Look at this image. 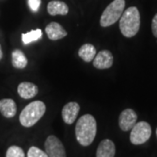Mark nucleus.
Here are the masks:
<instances>
[{
	"instance_id": "1",
	"label": "nucleus",
	"mask_w": 157,
	"mask_h": 157,
	"mask_svg": "<svg viewBox=\"0 0 157 157\" xmlns=\"http://www.w3.org/2000/svg\"><path fill=\"white\" fill-rule=\"evenodd\" d=\"M97 133L95 118L91 114H85L78 119L75 127V135L78 143L82 146H89L94 141Z\"/></svg>"
},
{
	"instance_id": "2",
	"label": "nucleus",
	"mask_w": 157,
	"mask_h": 157,
	"mask_svg": "<svg viewBox=\"0 0 157 157\" xmlns=\"http://www.w3.org/2000/svg\"><path fill=\"white\" fill-rule=\"evenodd\" d=\"M120 30L124 37L132 38L140 30V16L139 10L135 6H131L125 10L120 17Z\"/></svg>"
},
{
	"instance_id": "3",
	"label": "nucleus",
	"mask_w": 157,
	"mask_h": 157,
	"mask_svg": "<svg viewBox=\"0 0 157 157\" xmlns=\"http://www.w3.org/2000/svg\"><path fill=\"white\" fill-rule=\"evenodd\" d=\"M45 113V105L44 102L33 101L23 109L19 115V121L25 128L33 127L42 118Z\"/></svg>"
},
{
	"instance_id": "4",
	"label": "nucleus",
	"mask_w": 157,
	"mask_h": 157,
	"mask_svg": "<svg viewBox=\"0 0 157 157\" xmlns=\"http://www.w3.org/2000/svg\"><path fill=\"white\" fill-rule=\"evenodd\" d=\"M125 6V0H113L110 3L101 15L100 20L101 26L107 27L117 22L123 13Z\"/></svg>"
},
{
	"instance_id": "5",
	"label": "nucleus",
	"mask_w": 157,
	"mask_h": 157,
	"mask_svg": "<svg viewBox=\"0 0 157 157\" xmlns=\"http://www.w3.org/2000/svg\"><path fill=\"white\" fill-rule=\"evenodd\" d=\"M152 134L150 125L146 121H140L135 123L131 129L130 141L134 145H140L149 140Z\"/></svg>"
},
{
	"instance_id": "6",
	"label": "nucleus",
	"mask_w": 157,
	"mask_h": 157,
	"mask_svg": "<svg viewBox=\"0 0 157 157\" xmlns=\"http://www.w3.org/2000/svg\"><path fill=\"white\" fill-rule=\"evenodd\" d=\"M45 147L48 157H67L65 147L61 140L54 135L47 137L45 142Z\"/></svg>"
},
{
	"instance_id": "7",
	"label": "nucleus",
	"mask_w": 157,
	"mask_h": 157,
	"mask_svg": "<svg viewBox=\"0 0 157 157\" xmlns=\"http://www.w3.org/2000/svg\"><path fill=\"white\" fill-rule=\"evenodd\" d=\"M137 121V114L136 113L131 109L127 108L121 113L119 117V126L122 131H129L134 127Z\"/></svg>"
},
{
	"instance_id": "8",
	"label": "nucleus",
	"mask_w": 157,
	"mask_h": 157,
	"mask_svg": "<svg viewBox=\"0 0 157 157\" xmlns=\"http://www.w3.org/2000/svg\"><path fill=\"white\" fill-rule=\"evenodd\" d=\"M113 63V56L110 51H101L98 54H96L93 65L97 69H107L112 67Z\"/></svg>"
},
{
	"instance_id": "9",
	"label": "nucleus",
	"mask_w": 157,
	"mask_h": 157,
	"mask_svg": "<svg viewBox=\"0 0 157 157\" xmlns=\"http://www.w3.org/2000/svg\"><path fill=\"white\" fill-rule=\"evenodd\" d=\"M79 109L80 107L77 102H69L66 104L62 109V118L65 123L73 124L77 119Z\"/></svg>"
},
{
	"instance_id": "10",
	"label": "nucleus",
	"mask_w": 157,
	"mask_h": 157,
	"mask_svg": "<svg viewBox=\"0 0 157 157\" xmlns=\"http://www.w3.org/2000/svg\"><path fill=\"white\" fill-rule=\"evenodd\" d=\"M45 33L51 40H59L67 35V31L63 28L61 25L56 22H52L47 25L45 27Z\"/></svg>"
},
{
	"instance_id": "11",
	"label": "nucleus",
	"mask_w": 157,
	"mask_h": 157,
	"mask_svg": "<svg viewBox=\"0 0 157 157\" xmlns=\"http://www.w3.org/2000/svg\"><path fill=\"white\" fill-rule=\"evenodd\" d=\"M114 155L115 145L113 141L109 139L101 140L96 151V157H114Z\"/></svg>"
},
{
	"instance_id": "12",
	"label": "nucleus",
	"mask_w": 157,
	"mask_h": 157,
	"mask_svg": "<svg viewBox=\"0 0 157 157\" xmlns=\"http://www.w3.org/2000/svg\"><path fill=\"white\" fill-rule=\"evenodd\" d=\"M38 86L31 82H22L17 86V93L19 96L25 100L35 97L38 94Z\"/></svg>"
},
{
	"instance_id": "13",
	"label": "nucleus",
	"mask_w": 157,
	"mask_h": 157,
	"mask_svg": "<svg viewBox=\"0 0 157 157\" xmlns=\"http://www.w3.org/2000/svg\"><path fill=\"white\" fill-rule=\"evenodd\" d=\"M47 11L51 16H56V15L65 16L68 13L69 8L65 2L59 0H52L47 5Z\"/></svg>"
},
{
	"instance_id": "14",
	"label": "nucleus",
	"mask_w": 157,
	"mask_h": 157,
	"mask_svg": "<svg viewBox=\"0 0 157 157\" xmlns=\"http://www.w3.org/2000/svg\"><path fill=\"white\" fill-rule=\"evenodd\" d=\"M0 113L6 118H12L16 115L17 106L11 99H3L0 101Z\"/></svg>"
},
{
	"instance_id": "15",
	"label": "nucleus",
	"mask_w": 157,
	"mask_h": 157,
	"mask_svg": "<svg viewBox=\"0 0 157 157\" xmlns=\"http://www.w3.org/2000/svg\"><path fill=\"white\" fill-rule=\"evenodd\" d=\"M11 63L17 69H24L27 66L28 60L22 51L14 50L11 52Z\"/></svg>"
},
{
	"instance_id": "16",
	"label": "nucleus",
	"mask_w": 157,
	"mask_h": 157,
	"mask_svg": "<svg viewBox=\"0 0 157 157\" xmlns=\"http://www.w3.org/2000/svg\"><path fill=\"white\" fill-rule=\"evenodd\" d=\"M95 55L96 49L92 44H85L78 50V56L86 62L92 61Z\"/></svg>"
},
{
	"instance_id": "17",
	"label": "nucleus",
	"mask_w": 157,
	"mask_h": 157,
	"mask_svg": "<svg viewBox=\"0 0 157 157\" xmlns=\"http://www.w3.org/2000/svg\"><path fill=\"white\" fill-rule=\"evenodd\" d=\"M41 36H42V31L40 29L33 30L27 33L22 34V41L25 45H27L32 42L39 40L41 38Z\"/></svg>"
},
{
	"instance_id": "18",
	"label": "nucleus",
	"mask_w": 157,
	"mask_h": 157,
	"mask_svg": "<svg viewBox=\"0 0 157 157\" xmlns=\"http://www.w3.org/2000/svg\"><path fill=\"white\" fill-rule=\"evenodd\" d=\"M6 157H25L21 147L17 146L10 147L6 151Z\"/></svg>"
},
{
	"instance_id": "19",
	"label": "nucleus",
	"mask_w": 157,
	"mask_h": 157,
	"mask_svg": "<svg viewBox=\"0 0 157 157\" xmlns=\"http://www.w3.org/2000/svg\"><path fill=\"white\" fill-rule=\"evenodd\" d=\"M27 157H48L47 154L37 147H30L27 153Z\"/></svg>"
},
{
	"instance_id": "20",
	"label": "nucleus",
	"mask_w": 157,
	"mask_h": 157,
	"mask_svg": "<svg viewBox=\"0 0 157 157\" xmlns=\"http://www.w3.org/2000/svg\"><path fill=\"white\" fill-rule=\"evenodd\" d=\"M28 5L32 11L37 12L41 5V0H28Z\"/></svg>"
},
{
	"instance_id": "21",
	"label": "nucleus",
	"mask_w": 157,
	"mask_h": 157,
	"mask_svg": "<svg viewBox=\"0 0 157 157\" xmlns=\"http://www.w3.org/2000/svg\"><path fill=\"white\" fill-rule=\"evenodd\" d=\"M152 33L154 36L157 38V13L154 16L152 20Z\"/></svg>"
},
{
	"instance_id": "22",
	"label": "nucleus",
	"mask_w": 157,
	"mask_h": 157,
	"mask_svg": "<svg viewBox=\"0 0 157 157\" xmlns=\"http://www.w3.org/2000/svg\"><path fill=\"white\" fill-rule=\"evenodd\" d=\"M3 57V52H2V48H1V45H0V60Z\"/></svg>"
},
{
	"instance_id": "23",
	"label": "nucleus",
	"mask_w": 157,
	"mask_h": 157,
	"mask_svg": "<svg viewBox=\"0 0 157 157\" xmlns=\"http://www.w3.org/2000/svg\"><path fill=\"white\" fill-rule=\"evenodd\" d=\"M156 135H157V129H156Z\"/></svg>"
}]
</instances>
